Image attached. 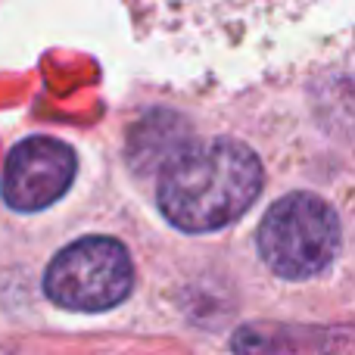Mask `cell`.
Here are the masks:
<instances>
[{
    "mask_svg": "<svg viewBox=\"0 0 355 355\" xmlns=\"http://www.w3.org/2000/svg\"><path fill=\"white\" fill-rule=\"evenodd\" d=\"M135 290V265L116 237H81L53 256L44 275V293L69 312H106Z\"/></svg>",
    "mask_w": 355,
    "mask_h": 355,
    "instance_id": "3957f363",
    "label": "cell"
},
{
    "mask_svg": "<svg viewBox=\"0 0 355 355\" xmlns=\"http://www.w3.org/2000/svg\"><path fill=\"white\" fill-rule=\"evenodd\" d=\"M262 162L243 141L215 137L190 147L159 178V212L187 234L221 231L246 215L262 193Z\"/></svg>",
    "mask_w": 355,
    "mask_h": 355,
    "instance_id": "6da1fadb",
    "label": "cell"
},
{
    "mask_svg": "<svg viewBox=\"0 0 355 355\" xmlns=\"http://www.w3.org/2000/svg\"><path fill=\"white\" fill-rule=\"evenodd\" d=\"M78 159L56 137H25L10 150L0 178V193L16 212H41L69 193Z\"/></svg>",
    "mask_w": 355,
    "mask_h": 355,
    "instance_id": "277c9868",
    "label": "cell"
},
{
    "mask_svg": "<svg viewBox=\"0 0 355 355\" xmlns=\"http://www.w3.org/2000/svg\"><path fill=\"white\" fill-rule=\"evenodd\" d=\"M193 147V131L181 116L156 110L144 116L128 135V162L137 172H166L168 166Z\"/></svg>",
    "mask_w": 355,
    "mask_h": 355,
    "instance_id": "5b68a950",
    "label": "cell"
},
{
    "mask_svg": "<svg viewBox=\"0 0 355 355\" xmlns=\"http://www.w3.org/2000/svg\"><path fill=\"white\" fill-rule=\"evenodd\" d=\"M340 218L315 193H287L262 215L256 246L265 265L287 281H306L331 268L340 250Z\"/></svg>",
    "mask_w": 355,
    "mask_h": 355,
    "instance_id": "7a4b0ae2",
    "label": "cell"
}]
</instances>
